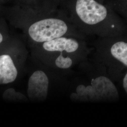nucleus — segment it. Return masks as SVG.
<instances>
[{
    "label": "nucleus",
    "mask_w": 127,
    "mask_h": 127,
    "mask_svg": "<svg viewBox=\"0 0 127 127\" xmlns=\"http://www.w3.org/2000/svg\"><path fill=\"white\" fill-rule=\"evenodd\" d=\"M70 5L71 18L75 27L81 31L88 34H96L102 36H115L121 31L115 24L117 21L114 14L104 5L94 0H77ZM121 34V33H120Z\"/></svg>",
    "instance_id": "1"
},
{
    "label": "nucleus",
    "mask_w": 127,
    "mask_h": 127,
    "mask_svg": "<svg viewBox=\"0 0 127 127\" xmlns=\"http://www.w3.org/2000/svg\"><path fill=\"white\" fill-rule=\"evenodd\" d=\"M25 30L31 47L63 36L75 35L77 38H83L81 34L75 30L74 27L58 18H36L29 23Z\"/></svg>",
    "instance_id": "2"
},
{
    "label": "nucleus",
    "mask_w": 127,
    "mask_h": 127,
    "mask_svg": "<svg viewBox=\"0 0 127 127\" xmlns=\"http://www.w3.org/2000/svg\"><path fill=\"white\" fill-rule=\"evenodd\" d=\"M70 98L73 101L83 102L115 101L119 99V93L109 77L100 74L91 79V85H78Z\"/></svg>",
    "instance_id": "3"
},
{
    "label": "nucleus",
    "mask_w": 127,
    "mask_h": 127,
    "mask_svg": "<svg viewBox=\"0 0 127 127\" xmlns=\"http://www.w3.org/2000/svg\"><path fill=\"white\" fill-rule=\"evenodd\" d=\"M9 39L3 43L0 52V84H7L14 82L18 76L20 61L19 51Z\"/></svg>",
    "instance_id": "4"
},
{
    "label": "nucleus",
    "mask_w": 127,
    "mask_h": 127,
    "mask_svg": "<svg viewBox=\"0 0 127 127\" xmlns=\"http://www.w3.org/2000/svg\"><path fill=\"white\" fill-rule=\"evenodd\" d=\"M33 55L46 53L64 52L73 57L80 58L82 50L84 47L79 40L73 37L63 36L41 44L31 47Z\"/></svg>",
    "instance_id": "5"
},
{
    "label": "nucleus",
    "mask_w": 127,
    "mask_h": 127,
    "mask_svg": "<svg viewBox=\"0 0 127 127\" xmlns=\"http://www.w3.org/2000/svg\"><path fill=\"white\" fill-rule=\"evenodd\" d=\"M50 81L43 71L37 70L33 72L28 82L27 95L32 101H43L47 98Z\"/></svg>",
    "instance_id": "6"
},
{
    "label": "nucleus",
    "mask_w": 127,
    "mask_h": 127,
    "mask_svg": "<svg viewBox=\"0 0 127 127\" xmlns=\"http://www.w3.org/2000/svg\"><path fill=\"white\" fill-rule=\"evenodd\" d=\"M104 60L110 67L126 69L127 67V43L125 40H113L104 49Z\"/></svg>",
    "instance_id": "7"
},
{
    "label": "nucleus",
    "mask_w": 127,
    "mask_h": 127,
    "mask_svg": "<svg viewBox=\"0 0 127 127\" xmlns=\"http://www.w3.org/2000/svg\"><path fill=\"white\" fill-rule=\"evenodd\" d=\"M59 52V55H53V57H50V59H52L50 62L52 63L53 62L54 65L59 69H68L73 64L74 61L73 59H78L64 52Z\"/></svg>",
    "instance_id": "8"
},
{
    "label": "nucleus",
    "mask_w": 127,
    "mask_h": 127,
    "mask_svg": "<svg viewBox=\"0 0 127 127\" xmlns=\"http://www.w3.org/2000/svg\"><path fill=\"white\" fill-rule=\"evenodd\" d=\"M3 98L5 100L9 101H26L27 98L20 92H17L13 89H9L5 91L3 94Z\"/></svg>",
    "instance_id": "9"
},
{
    "label": "nucleus",
    "mask_w": 127,
    "mask_h": 127,
    "mask_svg": "<svg viewBox=\"0 0 127 127\" xmlns=\"http://www.w3.org/2000/svg\"><path fill=\"white\" fill-rule=\"evenodd\" d=\"M9 39V27L6 21L0 17V46Z\"/></svg>",
    "instance_id": "10"
},
{
    "label": "nucleus",
    "mask_w": 127,
    "mask_h": 127,
    "mask_svg": "<svg viewBox=\"0 0 127 127\" xmlns=\"http://www.w3.org/2000/svg\"><path fill=\"white\" fill-rule=\"evenodd\" d=\"M123 87L124 88V90L126 93L127 92V74L126 73V74H124V76L123 79Z\"/></svg>",
    "instance_id": "11"
}]
</instances>
